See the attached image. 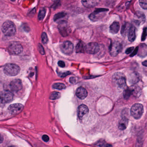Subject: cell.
<instances>
[{
    "label": "cell",
    "mask_w": 147,
    "mask_h": 147,
    "mask_svg": "<svg viewBox=\"0 0 147 147\" xmlns=\"http://www.w3.org/2000/svg\"><path fill=\"white\" fill-rule=\"evenodd\" d=\"M2 31L5 36L11 37L16 33V27L13 22L7 20L3 24Z\"/></svg>",
    "instance_id": "obj_1"
},
{
    "label": "cell",
    "mask_w": 147,
    "mask_h": 147,
    "mask_svg": "<svg viewBox=\"0 0 147 147\" xmlns=\"http://www.w3.org/2000/svg\"><path fill=\"white\" fill-rule=\"evenodd\" d=\"M112 80L114 83L118 87L124 90L127 88L126 78L123 74L120 72L115 73L113 75Z\"/></svg>",
    "instance_id": "obj_2"
},
{
    "label": "cell",
    "mask_w": 147,
    "mask_h": 147,
    "mask_svg": "<svg viewBox=\"0 0 147 147\" xmlns=\"http://www.w3.org/2000/svg\"><path fill=\"white\" fill-rule=\"evenodd\" d=\"M20 71V68L17 65L8 63L4 66L3 71L5 74L9 76H14L17 75Z\"/></svg>",
    "instance_id": "obj_3"
},
{
    "label": "cell",
    "mask_w": 147,
    "mask_h": 147,
    "mask_svg": "<svg viewBox=\"0 0 147 147\" xmlns=\"http://www.w3.org/2000/svg\"><path fill=\"white\" fill-rule=\"evenodd\" d=\"M143 106L140 103L135 104L131 107L130 110L131 115L136 119H140L143 115Z\"/></svg>",
    "instance_id": "obj_4"
},
{
    "label": "cell",
    "mask_w": 147,
    "mask_h": 147,
    "mask_svg": "<svg viewBox=\"0 0 147 147\" xmlns=\"http://www.w3.org/2000/svg\"><path fill=\"white\" fill-rule=\"evenodd\" d=\"M8 51L11 55H18L22 53L23 51V47L18 42H11L9 45Z\"/></svg>",
    "instance_id": "obj_5"
},
{
    "label": "cell",
    "mask_w": 147,
    "mask_h": 147,
    "mask_svg": "<svg viewBox=\"0 0 147 147\" xmlns=\"http://www.w3.org/2000/svg\"><path fill=\"white\" fill-rule=\"evenodd\" d=\"M59 33L63 37L68 36L71 32L70 27L66 21H62L59 23L58 26Z\"/></svg>",
    "instance_id": "obj_6"
},
{
    "label": "cell",
    "mask_w": 147,
    "mask_h": 147,
    "mask_svg": "<svg viewBox=\"0 0 147 147\" xmlns=\"http://www.w3.org/2000/svg\"><path fill=\"white\" fill-rule=\"evenodd\" d=\"M122 49V45L120 42L114 41L112 42L109 47V53L112 57L117 56Z\"/></svg>",
    "instance_id": "obj_7"
},
{
    "label": "cell",
    "mask_w": 147,
    "mask_h": 147,
    "mask_svg": "<svg viewBox=\"0 0 147 147\" xmlns=\"http://www.w3.org/2000/svg\"><path fill=\"white\" fill-rule=\"evenodd\" d=\"M107 11L108 9H97L93 13H91L89 15V19L93 21L98 20L102 18L104 15L105 13Z\"/></svg>",
    "instance_id": "obj_8"
},
{
    "label": "cell",
    "mask_w": 147,
    "mask_h": 147,
    "mask_svg": "<svg viewBox=\"0 0 147 147\" xmlns=\"http://www.w3.org/2000/svg\"><path fill=\"white\" fill-rule=\"evenodd\" d=\"M13 95L9 91H3L0 92V102L2 103H8L13 100Z\"/></svg>",
    "instance_id": "obj_9"
},
{
    "label": "cell",
    "mask_w": 147,
    "mask_h": 147,
    "mask_svg": "<svg viewBox=\"0 0 147 147\" xmlns=\"http://www.w3.org/2000/svg\"><path fill=\"white\" fill-rule=\"evenodd\" d=\"M60 49L64 54L67 55H71L73 53V45L70 41H65L60 46Z\"/></svg>",
    "instance_id": "obj_10"
},
{
    "label": "cell",
    "mask_w": 147,
    "mask_h": 147,
    "mask_svg": "<svg viewBox=\"0 0 147 147\" xmlns=\"http://www.w3.org/2000/svg\"><path fill=\"white\" fill-rule=\"evenodd\" d=\"M99 51V45L96 42H91L85 46V51L88 54H96Z\"/></svg>",
    "instance_id": "obj_11"
},
{
    "label": "cell",
    "mask_w": 147,
    "mask_h": 147,
    "mask_svg": "<svg viewBox=\"0 0 147 147\" xmlns=\"http://www.w3.org/2000/svg\"><path fill=\"white\" fill-rule=\"evenodd\" d=\"M9 86L11 91L18 92L22 89V82L20 80L15 79L10 82Z\"/></svg>",
    "instance_id": "obj_12"
},
{
    "label": "cell",
    "mask_w": 147,
    "mask_h": 147,
    "mask_svg": "<svg viewBox=\"0 0 147 147\" xmlns=\"http://www.w3.org/2000/svg\"><path fill=\"white\" fill-rule=\"evenodd\" d=\"M24 109V106L20 103H15L9 106V111L12 115H16L21 112Z\"/></svg>",
    "instance_id": "obj_13"
},
{
    "label": "cell",
    "mask_w": 147,
    "mask_h": 147,
    "mask_svg": "<svg viewBox=\"0 0 147 147\" xmlns=\"http://www.w3.org/2000/svg\"><path fill=\"white\" fill-rule=\"evenodd\" d=\"M89 112V109L86 105H81L79 106L78 108V116L80 119H82Z\"/></svg>",
    "instance_id": "obj_14"
},
{
    "label": "cell",
    "mask_w": 147,
    "mask_h": 147,
    "mask_svg": "<svg viewBox=\"0 0 147 147\" xmlns=\"http://www.w3.org/2000/svg\"><path fill=\"white\" fill-rule=\"evenodd\" d=\"M100 0H82L81 2L83 6L86 7H93L97 6L100 2Z\"/></svg>",
    "instance_id": "obj_15"
},
{
    "label": "cell",
    "mask_w": 147,
    "mask_h": 147,
    "mask_svg": "<svg viewBox=\"0 0 147 147\" xmlns=\"http://www.w3.org/2000/svg\"><path fill=\"white\" fill-rule=\"evenodd\" d=\"M76 96L81 99H84L87 97L88 92L84 87H78L76 90Z\"/></svg>",
    "instance_id": "obj_16"
},
{
    "label": "cell",
    "mask_w": 147,
    "mask_h": 147,
    "mask_svg": "<svg viewBox=\"0 0 147 147\" xmlns=\"http://www.w3.org/2000/svg\"><path fill=\"white\" fill-rule=\"evenodd\" d=\"M140 77L139 74L134 72L131 73L129 76V82L131 84H136L140 81Z\"/></svg>",
    "instance_id": "obj_17"
},
{
    "label": "cell",
    "mask_w": 147,
    "mask_h": 147,
    "mask_svg": "<svg viewBox=\"0 0 147 147\" xmlns=\"http://www.w3.org/2000/svg\"><path fill=\"white\" fill-rule=\"evenodd\" d=\"M120 26L119 22L115 21L110 26V32L113 34L117 33L120 30Z\"/></svg>",
    "instance_id": "obj_18"
},
{
    "label": "cell",
    "mask_w": 147,
    "mask_h": 147,
    "mask_svg": "<svg viewBox=\"0 0 147 147\" xmlns=\"http://www.w3.org/2000/svg\"><path fill=\"white\" fill-rule=\"evenodd\" d=\"M136 38V28L135 27H130L128 32V39L130 42H133Z\"/></svg>",
    "instance_id": "obj_19"
},
{
    "label": "cell",
    "mask_w": 147,
    "mask_h": 147,
    "mask_svg": "<svg viewBox=\"0 0 147 147\" xmlns=\"http://www.w3.org/2000/svg\"><path fill=\"white\" fill-rule=\"evenodd\" d=\"M129 120L127 117H124L119 121L118 128L121 130H123L126 129L128 124Z\"/></svg>",
    "instance_id": "obj_20"
},
{
    "label": "cell",
    "mask_w": 147,
    "mask_h": 147,
    "mask_svg": "<svg viewBox=\"0 0 147 147\" xmlns=\"http://www.w3.org/2000/svg\"><path fill=\"white\" fill-rule=\"evenodd\" d=\"M138 53L140 57H145L147 55V46L145 44H141L140 48L138 47Z\"/></svg>",
    "instance_id": "obj_21"
},
{
    "label": "cell",
    "mask_w": 147,
    "mask_h": 147,
    "mask_svg": "<svg viewBox=\"0 0 147 147\" xmlns=\"http://www.w3.org/2000/svg\"><path fill=\"white\" fill-rule=\"evenodd\" d=\"M85 46H84L83 42L80 41L76 45L75 51L77 53H84L85 52Z\"/></svg>",
    "instance_id": "obj_22"
},
{
    "label": "cell",
    "mask_w": 147,
    "mask_h": 147,
    "mask_svg": "<svg viewBox=\"0 0 147 147\" xmlns=\"http://www.w3.org/2000/svg\"><path fill=\"white\" fill-rule=\"evenodd\" d=\"M130 27H129V25L128 24H124L122 26V27L121 30V33L123 36H125L128 33L129 31V29Z\"/></svg>",
    "instance_id": "obj_23"
},
{
    "label": "cell",
    "mask_w": 147,
    "mask_h": 147,
    "mask_svg": "<svg viewBox=\"0 0 147 147\" xmlns=\"http://www.w3.org/2000/svg\"><path fill=\"white\" fill-rule=\"evenodd\" d=\"M67 13L64 12H60L55 15L53 17V20L54 21H57L62 18H63L65 16H66Z\"/></svg>",
    "instance_id": "obj_24"
},
{
    "label": "cell",
    "mask_w": 147,
    "mask_h": 147,
    "mask_svg": "<svg viewBox=\"0 0 147 147\" xmlns=\"http://www.w3.org/2000/svg\"><path fill=\"white\" fill-rule=\"evenodd\" d=\"M133 92L132 89H129V88H127L125 89L124 90V92H123V97H124V98L126 99H128Z\"/></svg>",
    "instance_id": "obj_25"
},
{
    "label": "cell",
    "mask_w": 147,
    "mask_h": 147,
    "mask_svg": "<svg viewBox=\"0 0 147 147\" xmlns=\"http://www.w3.org/2000/svg\"><path fill=\"white\" fill-rule=\"evenodd\" d=\"M61 96V94L58 92H53L51 93L50 96V98L51 100H56L59 99Z\"/></svg>",
    "instance_id": "obj_26"
},
{
    "label": "cell",
    "mask_w": 147,
    "mask_h": 147,
    "mask_svg": "<svg viewBox=\"0 0 147 147\" xmlns=\"http://www.w3.org/2000/svg\"><path fill=\"white\" fill-rule=\"evenodd\" d=\"M53 86L54 89H57V90H63L66 88V86L63 83H56L53 85Z\"/></svg>",
    "instance_id": "obj_27"
},
{
    "label": "cell",
    "mask_w": 147,
    "mask_h": 147,
    "mask_svg": "<svg viewBox=\"0 0 147 147\" xmlns=\"http://www.w3.org/2000/svg\"><path fill=\"white\" fill-rule=\"evenodd\" d=\"M46 10L45 9L43 8L40 10L39 12L38 18L39 20H42L45 18L46 15Z\"/></svg>",
    "instance_id": "obj_28"
},
{
    "label": "cell",
    "mask_w": 147,
    "mask_h": 147,
    "mask_svg": "<svg viewBox=\"0 0 147 147\" xmlns=\"http://www.w3.org/2000/svg\"><path fill=\"white\" fill-rule=\"evenodd\" d=\"M41 39H42V42L44 44H46L48 42V37L46 33H42V34H41Z\"/></svg>",
    "instance_id": "obj_29"
},
{
    "label": "cell",
    "mask_w": 147,
    "mask_h": 147,
    "mask_svg": "<svg viewBox=\"0 0 147 147\" xmlns=\"http://www.w3.org/2000/svg\"><path fill=\"white\" fill-rule=\"evenodd\" d=\"M139 3L143 9H147V0H139Z\"/></svg>",
    "instance_id": "obj_30"
},
{
    "label": "cell",
    "mask_w": 147,
    "mask_h": 147,
    "mask_svg": "<svg viewBox=\"0 0 147 147\" xmlns=\"http://www.w3.org/2000/svg\"><path fill=\"white\" fill-rule=\"evenodd\" d=\"M38 49L40 53V54L44 55L45 54V51L44 50V47L42 46L41 44H39L38 45Z\"/></svg>",
    "instance_id": "obj_31"
},
{
    "label": "cell",
    "mask_w": 147,
    "mask_h": 147,
    "mask_svg": "<svg viewBox=\"0 0 147 147\" xmlns=\"http://www.w3.org/2000/svg\"><path fill=\"white\" fill-rule=\"evenodd\" d=\"M147 35V28H144L143 33H142V40L144 41L146 38Z\"/></svg>",
    "instance_id": "obj_32"
},
{
    "label": "cell",
    "mask_w": 147,
    "mask_h": 147,
    "mask_svg": "<svg viewBox=\"0 0 147 147\" xmlns=\"http://www.w3.org/2000/svg\"><path fill=\"white\" fill-rule=\"evenodd\" d=\"M98 146L100 147H112V146L108 144L105 142H103L98 145Z\"/></svg>",
    "instance_id": "obj_33"
},
{
    "label": "cell",
    "mask_w": 147,
    "mask_h": 147,
    "mask_svg": "<svg viewBox=\"0 0 147 147\" xmlns=\"http://www.w3.org/2000/svg\"><path fill=\"white\" fill-rule=\"evenodd\" d=\"M70 74L71 72L70 71H67V72H63V73H59V76L61 78H64Z\"/></svg>",
    "instance_id": "obj_34"
},
{
    "label": "cell",
    "mask_w": 147,
    "mask_h": 147,
    "mask_svg": "<svg viewBox=\"0 0 147 147\" xmlns=\"http://www.w3.org/2000/svg\"><path fill=\"white\" fill-rule=\"evenodd\" d=\"M42 139L45 142H47L49 141V140H50L49 136L47 135H44L42 136Z\"/></svg>",
    "instance_id": "obj_35"
},
{
    "label": "cell",
    "mask_w": 147,
    "mask_h": 147,
    "mask_svg": "<svg viewBox=\"0 0 147 147\" xmlns=\"http://www.w3.org/2000/svg\"><path fill=\"white\" fill-rule=\"evenodd\" d=\"M134 47H129V48H128L126 51V54H129V53H131L133 52V51H134Z\"/></svg>",
    "instance_id": "obj_36"
},
{
    "label": "cell",
    "mask_w": 147,
    "mask_h": 147,
    "mask_svg": "<svg viewBox=\"0 0 147 147\" xmlns=\"http://www.w3.org/2000/svg\"><path fill=\"white\" fill-rule=\"evenodd\" d=\"M58 64L59 66V67H61V68H64V67H65V63L63 61H59L58 63Z\"/></svg>",
    "instance_id": "obj_37"
},
{
    "label": "cell",
    "mask_w": 147,
    "mask_h": 147,
    "mask_svg": "<svg viewBox=\"0 0 147 147\" xmlns=\"http://www.w3.org/2000/svg\"><path fill=\"white\" fill-rule=\"evenodd\" d=\"M70 82L71 84H74L76 82V78L74 77H72L70 78Z\"/></svg>",
    "instance_id": "obj_38"
},
{
    "label": "cell",
    "mask_w": 147,
    "mask_h": 147,
    "mask_svg": "<svg viewBox=\"0 0 147 147\" xmlns=\"http://www.w3.org/2000/svg\"><path fill=\"white\" fill-rule=\"evenodd\" d=\"M3 138L2 136L0 134V143H2L3 142Z\"/></svg>",
    "instance_id": "obj_39"
},
{
    "label": "cell",
    "mask_w": 147,
    "mask_h": 147,
    "mask_svg": "<svg viewBox=\"0 0 147 147\" xmlns=\"http://www.w3.org/2000/svg\"><path fill=\"white\" fill-rule=\"evenodd\" d=\"M142 65H144V66H146V67H147V60L142 62Z\"/></svg>",
    "instance_id": "obj_40"
},
{
    "label": "cell",
    "mask_w": 147,
    "mask_h": 147,
    "mask_svg": "<svg viewBox=\"0 0 147 147\" xmlns=\"http://www.w3.org/2000/svg\"><path fill=\"white\" fill-rule=\"evenodd\" d=\"M52 1H53L56 2L58 1H59V0H52Z\"/></svg>",
    "instance_id": "obj_41"
},
{
    "label": "cell",
    "mask_w": 147,
    "mask_h": 147,
    "mask_svg": "<svg viewBox=\"0 0 147 147\" xmlns=\"http://www.w3.org/2000/svg\"><path fill=\"white\" fill-rule=\"evenodd\" d=\"M9 147H16L14 146H10Z\"/></svg>",
    "instance_id": "obj_42"
},
{
    "label": "cell",
    "mask_w": 147,
    "mask_h": 147,
    "mask_svg": "<svg viewBox=\"0 0 147 147\" xmlns=\"http://www.w3.org/2000/svg\"><path fill=\"white\" fill-rule=\"evenodd\" d=\"M12 1H16V0H11Z\"/></svg>",
    "instance_id": "obj_43"
},
{
    "label": "cell",
    "mask_w": 147,
    "mask_h": 147,
    "mask_svg": "<svg viewBox=\"0 0 147 147\" xmlns=\"http://www.w3.org/2000/svg\"><path fill=\"white\" fill-rule=\"evenodd\" d=\"M64 147H69V146H65Z\"/></svg>",
    "instance_id": "obj_44"
}]
</instances>
